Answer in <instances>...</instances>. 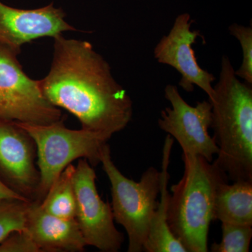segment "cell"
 I'll use <instances>...</instances> for the list:
<instances>
[{
	"label": "cell",
	"mask_w": 252,
	"mask_h": 252,
	"mask_svg": "<svg viewBox=\"0 0 252 252\" xmlns=\"http://www.w3.org/2000/svg\"><path fill=\"white\" fill-rule=\"evenodd\" d=\"M49 72L39 80L50 103L77 118L81 128L107 136L128 125L133 104L113 77L110 65L87 41L54 38Z\"/></svg>",
	"instance_id": "6da1fadb"
},
{
	"label": "cell",
	"mask_w": 252,
	"mask_h": 252,
	"mask_svg": "<svg viewBox=\"0 0 252 252\" xmlns=\"http://www.w3.org/2000/svg\"><path fill=\"white\" fill-rule=\"evenodd\" d=\"M229 58L223 56L212 104L214 140L219 147L214 163L228 180L252 181V87L240 80Z\"/></svg>",
	"instance_id": "7a4b0ae2"
},
{
	"label": "cell",
	"mask_w": 252,
	"mask_h": 252,
	"mask_svg": "<svg viewBox=\"0 0 252 252\" xmlns=\"http://www.w3.org/2000/svg\"><path fill=\"white\" fill-rule=\"evenodd\" d=\"M182 158L185 172L180 182L172 186L167 223L187 252H207L217 192L228 177L203 157L183 153Z\"/></svg>",
	"instance_id": "3957f363"
},
{
	"label": "cell",
	"mask_w": 252,
	"mask_h": 252,
	"mask_svg": "<svg viewBox=\"0 0 252 252\" xmlns=\"http://www.w3.org/2000/svg\"><path fill=\"white\" fill-rule=\"evenodd\" d=\"M18 124L27 131L36 145L40 182L35 201H42L61 172L74 160L86 159L91 166L100 163L102 149L109 140L92 131L67 128L64 119L46 125Z\"/></svg>",
	"instance_id": "277c9868"
},
{
	"label": "cell",
	"mask_w": 252,
	"mask_h": 252,
	"mask_svg": "<svg viewBox=\"0 0 252 252\" xmlns=\"http://www.w3.org/2000/svg\"><path fill=\"white\" fill-rule=\"evenodd\" d=\"M100 163L111 184L114 220L125 228L128 236V252L144 251L151 223L157 208L160 172L150 167L140 182L127 178L113 162L110 147L104 144Z\"/></svg>",
	"instance_id": "5b68a950"
},
{
	"label": "cell",
	"mask_w": 252,
	"mask_h": 252,
	"mask_svg": "<svg viewBox=\"0 0 252 252\" xmlns=\"http://www.w3.org/2000/svg\"><path fill=\"white\" fill-rule=\"evenodd\" d=\"M21 50L0 43V120L46 125L63 119L28 77L18 59Z\"/></svg>",
	"instance_id": "8992f818"
},
{
	"label": "cell",
	"mask_w": 252,
	"mask_h": 252,
	"mask_svg": "<svg viewBox=\"0 0 252 252\" xmlns=\"http://www.w3.org/2000/svg\"><path fill=\"white\" fill-rule=\"evenodd\" d=\"M95 180V172L91 164L86 159H79L73 177L75 220L86 245L101 252H117L124 236L114 225L111 204L99 196Z\"/></svg>",
	"instance_id": "52a82bcc"
},
{
	"label": "cell",
	"mask_w": 252,
	"mask_h": 252,
	"mask_svg": "<svg viewBox=\"0 0 252 252\" xmlns=\"http://www.w3.org/2000/svg\"><path fill=\"white\" fill-rule=\"evenodd\" d=\"M165 99L171 107L160 113L159 127L180 144L184 154L199 156L212 162L219 147L209 134L212 125V104L206 100L197 102L195 107L187 103L178 88L165 86Z\"/></svg>",
	"instance_id": "ba28073f"
},
{
	"label": "cell",
	"mask_w": 252,
	"mask_h": 252,
	"mask_svg": "<svg viewBox=\"0 0 252 252\" xmlns=\"http://www.w3.org/2000/svg\"><path fill=\"white\" fill-rule=\"evenodd\" d=\"M190 15H178L167 35L162 36L154 49L155 59L160 64L170 66L180 73L179 85L187 93L195 86L201 89L211 99L214 94L212 85L216 78L203 69L197 61L193 45L200 36V31H192L193 20Z\"/></svg>",
	"instance_id": "9c48e42d"
},
{
	"label": "cell",
	"mask_w": 252,
	"mask_h": 252,
	"mask_svg": "<svg viewBox=\"0 0 252 252\" xmlns=\"http://www.w3.org/2000/svg\"><path fill=\"white\" fill-rule=\"evenodd\" d=\"M35 143L18 122L0 120V180L29 201H35L40 182Z\"/></svg>",
	"instance_id": "30bf717a"
},
{
	"label": "cell",
	"mask_w": 252,
	"mask_h": 252,
	"mask_svg": "<svg viewBox=\"0 0 252 252\" xmlns=\"http://www.w3.org/2000/svg\"><path fill=\"white\" fill-rule=\"evenodd\" d=\"M65 17L64 11L54 3L38 9H22L0 1V43L21 50L23 44L39 38H54L64 32L77 31Z\"/></svg>",
	"instance_id": "8fae6325"
},
{
	"label": "cell",
	"mask_w": 252,
	"mask_h": 252,
	"mask_svg": "<svg viewBox=\"0 0 252 252\" xmlns=\"http://www.w3.org/2000/svg\"><path fill=\"white\" fill-rule=\"evenodd\" d=\"M23 230L40 252H81L87 246L75 219L50 215L39 201L30 202Z\"/></svg>",
	"instance_id": "7c38bea8"
},
{
	"label": "cell",
	"mask_w": 252,
	"mask_h": 252,
	"mask_svg": "<svg viewBox=\"0 0 252 252\" xmlns=\"http://www.w3.org/2000/svg\"><path fill=\"white\" fill-rule=\"evenodd\" d=\"M174 139L167 135L162 150V170L160 176V202L151 223L148 237L144 244L147 252H187L185 247L172 234L167 223V207L170 193L167 190L170 176L168 166Z\"/></svg>",
	"instance_id": "4fadbf2b"
},
{
	"label": "cell",
	"mask_w": 252,
	"mask_h": 252,
	"mask_svg": "<svg viewBox=\"0 0 252 252\" xmlns=\"http://www.w3.org/2000/svg\"><path fill=\"white\" fill-rule=\"evenodd\" d=\"M214 220L252 226V181L222 184L217 190Z\"/></svg>",
	"instance_id": "5bb4252c"
},
{
	"label": "cell",
	"mask_w": 252,
	"mask_h": 252,
	"mask_svg": "<svg viewBox=\"0 0 252 252\" xmlns=\"http://www.w3.org/2000/svg\"><path fill=\"white\" fill-rule=\"evenodd\" d=\"M74 172L75 166L69 164L50 187L45 198L40 202L44 211L60 218L75 219L76 200L73 185Z\"/></svg>",
	"instance_id": "9a60e30c"
},
{
	"label": "cell",
	"mask_w": 252,
	"mask_h": 252,
	"mask_svg": "<svg viewBox=\"0 0 252 252\" xmlns=\"http://www.w3.org/2000/svg\"><path fill=\"white\" fill-rule=\"evenodd\" d=\"M222 238L212 244V252H248L252 238L251 225L221 223Z\"/></svg>",
	"instance_id": "2e32d148"
},
{
	"label": "cell",
	"mask_w": 252,
	"mask_h": 252,
	"mask_svg": "<svg viewBox=\"0 0 252 252\" xmlns=\"http://www.w3.org/2000/svg\"><path fill=\"white\" fill-rule=\"evenodd\" d=\"M29 201L0 199V243L16 230L24 229Z\"/></svg>",
	"instance_id": "e0dca14e"
},
{
	"label": "cell",
	"mask_w": 252,
	"mask_h": 252,
	"mask_svg": "<svg viewBox=\"0 0 252 252\" xmlns=\"http://www.w3.org/2000/svg\"><path fill=\"white\" fill-rule=\"evenodd\" d=\"M232 36L240 42L243 52V61L235 75L244 82L252 85V28L233 23L228 27Z\"/></svg>",
	"instance_id": "ac0fdd59"
},
{
	"label": "cell",
	"mask_w": 252,
	"mask_h": 252,
	"mask_svg": "<svg viewBox=\"0 0 252 252\" xmlns=\"http://www.w3.org/2000/svg\"><path fill=\"white\" fill-rule=\"evenodd\" d=\"M0 252H40L24 230H16L0 243Z\"/></svg>",
	"instance_id": "d6986e66"
},
{
	"label": "cell",
	"mask_w": 252,
	"mask_h": 252,
	"mask_svg": "<svg viewBox=\"0 0 252 252\" xmlns=\"http://www.w3.org/2000/svg\"><path fill=\"white\" fill-rule=\"evenodd\" d=\"M0 199H17V200L29 201L20 195L19 194L16 193L14 190L10 189L9 187H6L1 180H0Z\"/></svg>",
	"instance_id": "ffe728a7"
}]
</instances>
